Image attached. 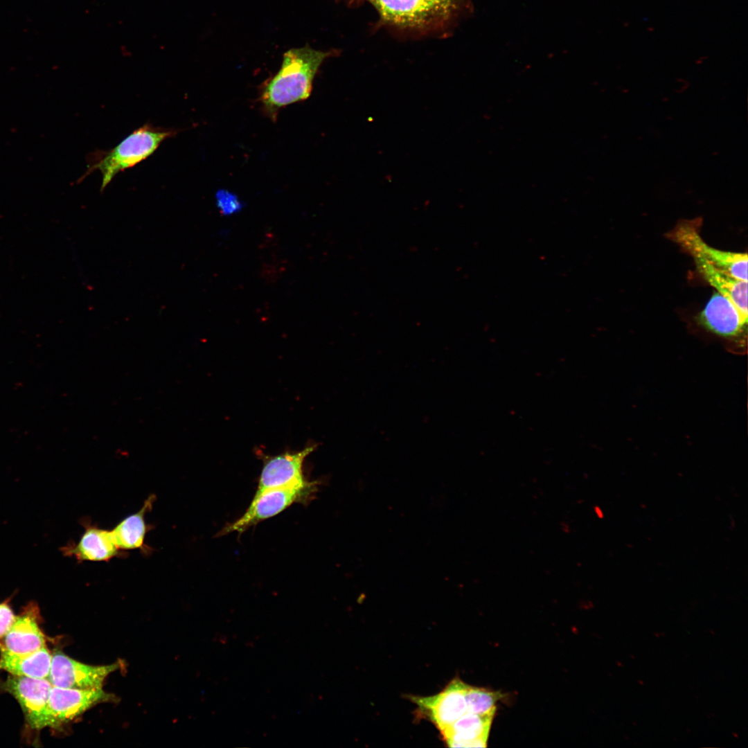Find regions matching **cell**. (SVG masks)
I'll return each mask as SVG.
<instances>
[{
    "label": "cell",
    "mask_w": 748,
    "mask_h": 748,
    "mask_svg": "<svg viewBox=\"0 0 748 748\" xmlns=\"http://www.w3.org/2000/svg\"><path fill=\"white\" fill-rule=\"evenodd\" d=\"M697 271L718 293L727 297L736 308L742 318L747 321V283L738 280L709 262L694 258Z\"/></svg>",
    "instance_id": "16"
},
{
    "label": "cell",
    "mask_w": 748,
    "mask_h": 748,
    "mask_svg": "<svg viewBox=\"0 0 748 748\" xmlns=\"http://www.w3.org/2000/svg\"><path fill=\"white\" fill-rule=\"evenodd\" d=\"M494 715L467 712L440 734L449 747H486Z\"/></svg>",
    "instance_id": "13"
},
{
    "label": "cell",
    "mask_w": 748,
    "mask_h": 748,
    "mask_svg": "<svg viewBox=\"0 0 748 748\" xmlns=\"http://www.w3.org/2000/svg\"><path fill=\"white\" fill-rule=\"evenodd\" d=\"M216 206L223 215L230 216L240 212L244 207L238 196L226 189H220L215 193Z\"/></svg>",
    "instance_id": "19"
},
{
    "label": "cell",
    "mask_w": 748,
    "mask_h": 748,
    "mask_svg": "<svg viewBox=\"0 0 748 748\" xmlns=\"http://www.w3.org/2000/svg\"><path fill=\"white\" fill-rule=\"evenodd\" d=\"M503 696L499 692L468 685L465 693L467 712L495 715L496 704Z\"/></svg>",
    "instance_id": "18"
},
{
    "label": "cell",
    "mask_w": 748,
    "mask_h": 748,
    "mask_svg": "<svg viewBox=\"0 0 748 748\" xmlns=\"http://www.w3.org/2000/svg\"><path fill=\"white\" fill-rule=\"evenodd\" d=\"M3 687L18 701L32 729L46 727L47 704L53 687L48 679L12 675Z\"/></svg>",
    "instance_id": "9"
},
{
    "label": "cell",
    "mask_w": 748,
    "mask_h": 748,
    "mask_svg": "<svg viewBox=\"0 0 748 748\" xmlns=\"http://www.w3.org/2000/svg\"><path fill=\"white\" fill-rule=\"evenodd\" d=\"M319 484L320 482L317 481L305 479L254 494L244 514L235 522L225 526L218 535L243 533L260 522L277 515L294 504L309 503L317 492Z\"/></svg>",
    "instance_id": "4"
},
{
    "label": "cell",
    "mask_w": 748,
    "mask_h": 748,
    "mask_svg": "<svg viewBox=\"0 0 748 748\" xmlns=\"http://www.w3.org/2000/svg\"><path fill=\"white\" fill-rule=\"evenodd\" d=\"M594 513L596 514V515L598 518L603 517V515H604L603 511L599 506H594Z\"/></svg>",
    "instance_id": "21"
},
{
    "label": "cell",
    "mask_w": 748,
    "mask_h": 748,
    "mask_svg": "<svg viewBox=\"0 0 748 748\" xmlns=\"http://www.w3.org/2000/svg\"><path fill=\"white\" fill-rule=\"evenodd\" d=\"M180 130L146 123L132 132L109 150H96L89 155L85 173L80 181L94 170L102 175L100 192L120 172L135 166L151 156L160 144L175 136Z\"/></svg>",
    "instance_id": "2"
},
{
    "label": "cell",
    "mask_w": 748,
    "mask_h": 748,
    "mask_svg": "<svg viewBox=\"0 0 748 748\" xmlns=\"http://www.w3.org/2000/svg\"><path fill=\"white\" fill-rule=\"evenodd\" d=\"M102 688L77 689L53 686L46 709V727H57L82 714L95 705L114 700Z\"/></svg>",
    "instance_id": "6"
},
{
    "label": "cell",
    "mask_w": 748,
    "mask_h": 748,
    "mask_svg": "<svg viewBox=\"0 0 748 748\" xmlns=\"http://www.w3.org/2000/svg\"><path fill=\"white\" fill-rule=\"evenodd\" d=\"M700 321L709 331L724 338L738 336L747 323L734 305L718 292L707 303L700 315Z\"/></svg>",
    "instance_id": "12"
},
{
    "label": "cell",
    "mask_w": 748,
    "mask_h": 748,
    "mask_svg": "<svg viewBox=\"0 0 748 748\" xmlns=\"http://www.w3.org/2000/svg\"><path fill=\"white\" fill-rule=\"evenodd\" d=\"M16 616L7 602L0 603V639L7 634Z\"/></svg>",
    "instance_id": "20"
},
{
    "label": "cell",
    "mask_w": 748,
    "mask_h": 748,
    "mask_svg": "<svg viewBox=\"0 0 748 748\" xmlns=\"http://www.w3.org/2000/svg\"><path fill=\"white\" fill-rule=\"evenodd\" d=\"M328 55L309 46L285 52L280 69L260 89L258 100L265 115L275 122L280 109L308 99L315 75Z\"/></svg>",
    "instance_id": "1"
},
{
    "label": "cell",
    "mask_w": 748,
    "mask_h": 748,
    "mask_svg": "<svg viewBox=\"0 0 748 748\" xmlns=\"http://www.w3.org/2000/svg\"><path fill=\"white\" fill-rule=\"evenodd\" d=\"M35 605L31 604L24 614L16 616L1 648L12 654H26L46 646L44 636L35 618Z\"/></svg>",
    "instance_id": "14"
},
{
    "label": "cell",
    "mask_w": 748,
    "mask_h": 748,
    "mask_svg": "<svg viewBox=\"0 0 748 748\" xmlns=\"http://www.w3.org/2000/svg\"><path fill=\"white\" fill-rule=\"evenodd\" d=\"M702 219L682 220L666 234L693 258H698L738 280H747V253L722 251L709 245L700 235Z\"/></svg>",
    "instance_id": "5"
},
{
    "label": "cell",
    "mask_w": 748,
    "mask_h": 748,
    "mask_svg": "<svg viewBox=\"0 0 748 748\" xmlns=\"http://www.w3.org/2000/svg\"><path fill=\"white\" fill-rule=\"evenodd\" d=\"M84 531L78 542H69L61 548L62 554L73 557L78 562H108L115 558H124L127 552L116 545L111 530L93 525L87 518L80 520Z\"/></svg>",
    "instance_id": "11"
},
{
    "label": "cell",
    "mask_w": 748,
    "mask_h": 748,
    "mask_svg": "<svg viewBox=\"0 0 748 748\" xmlns=\"http://www.w3.org/2000/svg\"><path fill=\"white\" fill-rule=\"evenodd\" d=\"M467 686L460 679L455 678L436 695L414 696L411 699L440 733L467 713L465 693Z\"/></svg>",
    "instance_id": "8"
},
{
    "label": "cell",
    "mask_w": 748,
    "mask_h": 748,
    "mask_svg": "<svg viewBox=\"0 0 748 748\" xmlns=\"http://www.w3.org/2000/svg\"><path fill=\"white\" fill-rule=\"evenodd\" d=\"M155 500V495H149L139 511L124 518L111 530L121 550H139L141 553L148 555L151 553L152 549L145 544V539L152 526L146 524L145 517L152 509Z\"/></svg>",
    "instance_id": "15"
},
{
    "label": "cell",
    "mask_w": 748,
    "mask_h": 748,
    "mask_svg": "<svg viewBox=\"0 0 748 748\" xmlns=\"http://www.w3.org/2000/svg\"><path fill=\"white\" fill-rule=\"evenodd\" d=\"M391 26L427 31L444 28L470 6L468 0H367Z\"/></svg>",
    "instance_id": "3"
},
{
    "label": "cell",
    "mask_w": 748,
    "mask_h": 748,
    "mask_svg": "<svg viewBox=\"0 0 748 748\" xmlns=\"http://www.w3.org/2000/svg\"><path fill=\"white\" fill-rule=\"evenodd\" d=\"M561 529L564 533H569L570 531V526L566 522H562L560 524Z\"/></svg>",
    "instance_id": "22"
},
{
    "label": "cell",
    "mask_w": 748,
    "mask_h": 748,
    "mask_svg": "<svg viewBox=\"0 0 748 748\" xmlns=\"http://www.w3.org/2000/svg\"><path fill=\"white\" fill-rule=\"evenodd\" d=\"M119 667L118 663L91 666L77 661L60 652L52 655L48 679L53 686L77 688H102L105 678Z\"/></svg>",
    "instance_id": "7"
},
{
    "label": "cell",
    "mask_w": 748,
    "mask_h": 748,
    "mask_svg": "<svg viewBox=\"0 0 748 748\" xmlns=\"http://www.w3.org/2000/svg\"><path fill=\"white\" fill-rule=\"evenodd\" d=\"M316 447L315 444H309L298 451L262 455V467L255 494L307 479L303 473L304 461Z\"/></svg>",
    "instance_id": "10"
},
{
    "label": "cell",
    "mask_w": 748,
    "mask_h": 748,
    "mask_svg": "<svg viewBox=\"0 0 748 748\" xmlns=\"http://www.w3.org/2000/svg\"><path fill=\"white\" fill-rule=\"evenodd\" d=\"M52 654L46 646L26 654H15L0 647V670L11 675L48 679Z\"/></svg>",
    "instance_id": "17"
}]
</instances>
